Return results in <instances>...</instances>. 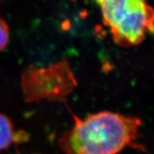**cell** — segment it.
I'll return each mask as SVG.
<instances>
[{
    "instance_id": "5b68a950",
    "label": "cell",
    "mask_w": 154,
    "mask_h": 154,
    "mask_svg": "<svg viewBox=\"0 0 154 154\" xmlns=\"http://www.w3.org/2000/svg\"><path fill=\"white\" fill-rule=\"evenodd\" d=\"M9 42V27L5 19L0 17V51L5 49Z\"/></svg>"
},
{
    "instance_id": "7a4b0ae2",
    "label": "cell",
    "mask_w": 154,
    "mask_h": 154,
    "mask_svg": "<svg viewBox=\"0 0 154 154\" xmlns=\"http://www.w3.org/2000/svg\"><path fill=\"white\" fill-rule=\"evenodd\" d=\"M116 45L137 46L154 33V8L146 0H96Z\"/></svg>"
},
{
    "instance_id": "277c9868",
    "label": "cell",
    "mask_w": 154,
    "mask_h": 154,
    "mask_svg": "<svg viewBox=\"0 0 154 154\" xmlns=\"http://www.w3.org/2000/svg\"><path fill=\"white\" fill-rule=\"evenodd\" d=\"M19 137L24 136H20L16 132L14 124L11 119L0 113V151L8 149Z\"/></svg>"
},
{
    "instance_id": "6da1fadb",
    "label": "cell",
    "mask_w": 154,
    "mask_h": 154,
    "mask_svg": "<svg viewBox=\"0 0 154 154\" xmlns=\"http://www.w3.org/2000/svg\"><path fill=\"white\" fill-rule=\"evenodd\" d=\"M74 124L58 139L63 154H118L136 146L142 121L138 116L103 111L84 119L73 115Z\"/></svg>"
},
{
    "instance_id": "3957f363",
    "label": "cell",
    "mask_w": 154,
    "mask_h": 154,
    "mask_svg": "<svg viewBox=\"0 0 154 154\" xmlns=\"http://www.w3.org/2000/svg\"><path fill=\"white\" fill-rule=\"evenodd\" d=\"M76 86V79L66 60L46 67L29 66L21 79L23 96L29 103L42 100L63 101Z\"/></svg>"
},
{
    "instance_id": "8992f818",
    "label": "cell",
    "mask_w": 154,
    "mask_h": 154,
    "mask_svg": "<svg viewBox=\"0 0 154 154\" xmlns=\"http://www.w3.org/2000/svg\"><path fill=\"white\" fill-rule=\"evenodd\" d=\"M0 2H1V0H0Z\"/></svg>"
}]
</instances>
